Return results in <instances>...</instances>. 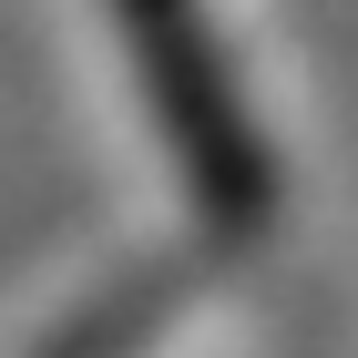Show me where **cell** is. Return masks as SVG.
I'll use <instances>...</instances> for the list:
<instances>
[{
    "label": "cell",
    "instance_id": "cell-1",
    "mask_svg": "<svg viewBox=\"0 0 358 358\" xmlns=\"http://www.w3.org/2000/svg\"><path fill=\"white\" fill-rule=\"evenodd\" d=\"M113 10L134 31V72L154 92V113H164V143H174V164H185L194 205L215 225H256L266 215V154L246 134V103H236V83H225V62H215L205 10L194 0H113Z\"/></svg>",
    "mask_w": 358,
    "mask_h": 358
}]
</instances>
